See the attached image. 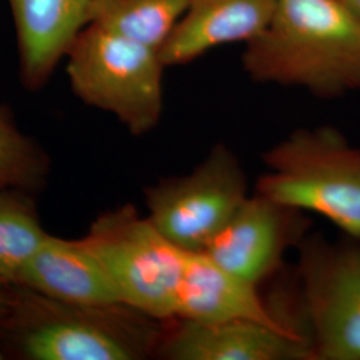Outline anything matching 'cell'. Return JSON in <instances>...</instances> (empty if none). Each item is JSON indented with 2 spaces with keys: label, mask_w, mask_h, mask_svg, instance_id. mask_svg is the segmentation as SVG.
I'll return each mask as SVG.
<instances>
[{
  "label": "cell",
  "mask_w": 360,
  "mask_h": 360,
  "mask_svg": "<svg viewBox=\"0 0 360 360\" xmlns=\"http://www.w3.org/2000/svg\"><path fill=\"white\" fill-rule=\"evenodd\" d=\"M245 74L319 99L360 90V23L342 0H278L270 25L245 44Z\"/></svg>",
  "instance_id": "cell-1"
},
{
  "label": "cell",
  "mask_w": 360,
  "mask_h": 360,
  "mask_svg": "<svg viewBox=\"0 0 360 360\" xmlns=\"http://www.w3.org/2000/svg\"><path fill=\"white\" fill-rule=\"evenodd\" d=\"M0 321L28 360H141L156 354L163 331L123 303L79 306L16 285Z\"/></svg>",
  "instance_id": "cell-2"
},
{
  "label": "cell",
  "mask_w": 360,
  "mask_h": 360,
  "mask_svg": "<svg viewBox=\"0 0 360 360\" xmlns=\"http://www.w3.org/2000/svg\"><path fill=\"white\" fill-rule=\"evenodd\" d=\"M255 193L360 239V147L331 126L292 131L263 154Z\"/></svg>",
  "instance_id": "cell-3"
},
{
  "label": "cell",
  "mask_w": 360,
  "mask_h": 360,
  "mask_svg": "<svg viewBox=\"0 0 360 360\" xmlns=\"http://www.w3.org/2000/svg\"><path fill=\"white\" fill-rule=\"evenodd\" d=\"M65 58L71 89L83 103L115 116L135 136L158 127L166 68L158 50L89 23Z\"/></svg>",
  "instance_id": "cell-4"
},
{
  "label": "cell",
  "mask_w": 360,
  "mask_h": 360,
  "mask_svg": "<svg viewBox=\"0 0 360 360\" xmlns=\"http://www.w3.org/2000/svg\"><path fill=\"white\" fill-rule=\"evenodd\" d=\"M120 302L159 322L176 318L187 252L172 245L132 205L99 215L84 236Z\"/></svg>",
  "instance_id": "cell-5"
},
{
  "label": "cell",
  "mask_w": 360,
  "mask_h": 360,
  "mask_svg": "<svg viewBox=\"0 0 360 360\" xmlns=\"http://www.w3.org/2000/svg\"><path fill=\"white\" fill-rule=\"evenodd\" d=\"M250 193L239 158L219 143L190 172L147 187L146 217L180 250L203 252Z\"/></svg>",
  "instance_id": "cell-6"
},
{
  "label": "cell",
  "mask_w": 360,
  "mask_h": 360,
  "mask_svg": "<svg viewBox=\"0 0 360 360\" xmlns=\"http://www.w3.org/2000/svg\"><path fill=\"white\" fill-rule=\"evenodd\" d=\"M297 251L314 360H360V239L307 235Z\"/></svg>",
  "instance_id": "cell-7"
},
{
  "label": "cell",
  "mask_w": 360,
  "mask_h": 360,
  "mask_svg": "<svg viewBox=\"0 0 360 360\" xmlns=\"http://www.w3.org/2000/svg\"><path fill=\"white\" fill-rule=\"evenodd\" d=\"M307 214L262 193H250L203 254L226 270L260 284L279 270L285 252L309 235Z\"/></svg>",
  "instance_id": "cell-8"
},
{
  "label": "cell",
  "mask_w": 360,
  "mask_h": 360,
  "mask_svg": "<svg viewBox=\"0 0 360 360\" xmlns=\"http://www.w3.org/2000/svg\"><path fill=\"white\" fill-rule=\"evenodd\" d=\"M163 331L156 355L168 360H314L306 328L255 321L196 323L183 319Z\"/></svg>",
  "instance_id": "cell-9"
},
{
  "label": "cell",
  "mask_w": 360,
  "mask_h": 360,
  "mask_svg": "<svg viewBox=\"0 0 360 360\" xmlns=\"http://www.w3.org/2000/svg\"><path fill=\"white\" fill-rule=\"evenodd\" d=\"M175 319L196 323L255 321L281 328L296 327L266 303L259 284L223 269L203 252H187Z\"/></svg>",
  "instance_id": "cell-10"
},
{
  "label": "cell",
  "mask_w": 360,
  "mask_h": 360,
  "mask_svg": "<svg viewBox=\"0 0 360 360\" xmlns=\"http://www.w3.org/2000/svg\"><path fill=\"white\" fill-rule=\"evenodd\" d=\"M91 0H8L16 28L19 77L27 90L43 89L89 25Z\"/></svg>",
  "instance_id": "cell-11"
},
{
  "label": "cell",
  "mask_w": 360,
  "mask_h": 360,
  "mask_svg": "<svg viewBox=\"0 0 360 360\" xmlns=\"http://www.w3.org/2000/svg\"><path fill=\"white\" fill-rule=\"evenodd\" d=\"M278 0H190L159 55L166 67L184 65L224 44L259 37Z\"/></svg>",
  "instance_id": "cell-12"
},
{
  "label": "cell",
  "mask_w": 360,
  "mask_h": 360,
  "mask_svg": "<svg viewBox=\"0 0 360 360\" xmlns=\"http://www.w3.org/2000/svg\"><path fill=\"white\" fill-rule=\"evenodd\" d=\"M15 285L68 304L122 303L84 236L71 240L49 235L28 260Z\"/></svg>",
  "instance_id": "cell-13"
},
{
  "label": "cell",
  "mask_w": 360,
  "mask_h": 360,
  "mask_svg": "<svg viewBox=\"0 0 360 360\" xmlns=\"http://www.w3.org/2000/svg\"><path fill=\"white\" fill-rule=\"evenodd\" d=\"M190 0H91L89 23L160 50Z\"/></svg>",
  "instance_id": "cell-14"
},
{
  "label": "cell",
  "mask_w": 360,
  "mask_h": 360,
  "mask_svg": "<svg viewBox=\"0 0 360 360\" xmlns=\"http://www.w3.org/2000/svg\"><path fill=\"white\" fill-rule=\"evenodd\" d=\"M49 235L25 191L0 188V283H18Z\"/></svg>",
  "instance_id": "cell-15"
},
{
  "label": "cell",
  "mask_w": 360,
  "mask_h": 360,
  "mask_svg": "<svg viewBox=\"0 0 360 360\" xmlns=\"http://www.w3.org/2000/svg\"><path fill=\"white\" fill-rule=\"evenodd\" d=\"M47 171L44 153L16 126L10 110L0 107V188L34 190Z\"/></svg>",
  "instance_id": "cell-16"
},
{
  "label": "cell",
  "mask_w": 360,
  "mask_h": 360,
  "mask_svg": "<svg viewBox=\"0 0 360 360\" xmlns=\"http://www.w3.org/2000/svg\"><path fill=\"white\" fill-rule=\"evenodd\" d=\"M342 1L347 7L348 11L352 13L360 23V0H342Z\"/></svg>",
  "instance_id": "cell-17"
},
{
  "label": "cell",
  "mask_w": 360,
  "mask_h": 360,
  "mask_svg": "<svg viewBox=\"0 0 360 360\" xmlns=\"http://www.w3.org/2000/svg\"><path fill=\"white\" fill-rule=\"evenodd\" d=\"M8 299H10V295H8L7 292H4V291L1 290V287H0V318H3V315H4L6 311H7V307H8Z\"/></svg>",
  "instance_id": "cell-18"
},
{
  "label": "cell",
  "mask_w": 360,
  "mask_h": 360,
  "mask_svg": "<svg viewBox=\"0 0 360 360\" xmlns=\"http://www.w3.org/2000/svg\"><path fill=\"white\" fill-rule=\"evenodd\" d=\"M4 359V354H3V351L0 349V360Z\"/></svg>",
  "instance_id": "cell-19"
}]
</instances>
